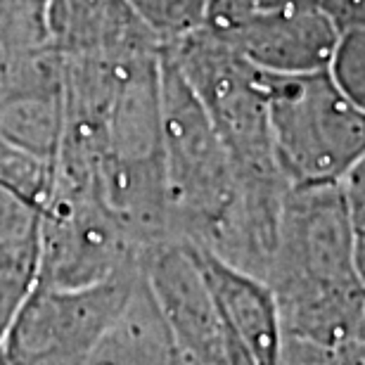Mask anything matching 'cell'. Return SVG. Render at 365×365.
Wrapping results in <instances>:
<instances>
[{"mask_svg": "<svg viewBox=\"0 0 365 365\" xmlns=\"http://www.w3.org/2000/svg\"><path fill=\"white\" fill-rule=\"evenodd\" d=\"M266 282L280 309L282 337L365 344V282L341 185L289 187Z\"/></svg>", "mask_w": 365, "mask_h": 365, "instance_id": "obj_1", "label": "cell"}, {"mask_svg": "<svg viewBox=\"0 0 365 365\" xmlns=\"http://www.w3.org/2000/svg\"><path fill=\"white\" fill-rule=\"evenodd\" d=\"M162 143L171 237L211 250L235 209L237 173L207 112L164 48Z\"/></svg>", "mask_w": 365, "mask_h": 365, "instance_id": "obj_2", "label": "cell"}, {"mask_svg": "<svg viewBox=\"0 0 365 365\" xmlns=\"http://www.w3.org/2000/svg\"><path fill=\"white\" fill-rule=\"evenodd\" d=\"M162 48L223 140L240 185L292 187L275 159L264 71L207 26Z\"/></svg>", "mask_w": 365, "mask_h": 365, "instance_id": "obj_3", "label": "cell"}, {"mask_svg": "<svg viewBox=\"0 0 365 365\" xmlns=\"http://www.w3.org/2000/svg\"><path fill=\"white\" fill-rule=\"evenodd\" d=\"M266 74L277 166L292 187L339 185L365 155V109L330 69Z\"/></svg>", "mask_w": 365, "mask_h": 365, "instance_id": "obj_4", "label": "cell"}, {"mask_svg": "<svg viewBox=\"0 0 365 365\" xmlns=\"http://www.w3.org/2000/svg\"><path fill=\"white\" fill-rule=\"evenodd\" d=\"M140 242L109 207L100 180L50 173L41 221L38 284L78 289L143 268Z\"/></svg>", "mask_w": 365, "mask_h": 365, "instance_id": "obj_5", "label": "cell"}, {"mask_svg": "<svg viewBox=\"0 0 365 365\" xmlns=\"http://www.w3.org/2000/svg\"><path fill=\"white\" fill-rule=\"evenodd\" d=\"M140 275L138 268L78 289L36 284L0 341V365H88Z\"/></svg>", "mask_w": 365, "mask_h": 365, "instance_id": "obj_6", "label": "cell"}, {"mask_svg": "<svg viewBox=\"0 0 365 365\" xmlns=\"http://www.w3.org/2000/svg\"><path fill=\"white\" fill-rule=\"evenodd\" d=\"M64 121V71L53 48H0V140L53 164Z\"/></svg>", "mask_w": 365, "mask_h": 365, "instance_id": "obj_7", "label": "cell"}, {"mask_svg": "<svg viewBox=\"0 0 365 365\" xmlns=\"http://www.w3.org/2000/svg\"><path fill=\"white\" fill-rule=\"evenodd\" d=\"M145 280L190 365H225V330L200 264L185 242L169 240L145 254Z\"/></svg>", "mask_w": 365, "mask_h": 365, "instance_id": "obj_8", "label": "cell"}, {"mask_svg": "<svg viewBox=\"0 0 365 365\" xmlns=\"http://www.w3.org/2000/svg\"><path fill=\"white\" fill-rule=\"evenodd\" d=\"M209 31L268 74H309L327 69L339 41L337 26L323 5L264 14Z\"/></svg>", "mask_w": 365, "mask_h": 365, "instance_id": "obj_9", "label": "cell"}, {"mask_svg": "<svg viewBox=\"0 0 365 365\" xmlns=\"http://www.w3.org/2000/svg\"><path fill=\"white\" fill-rule=\"evenodd\" d=\"M46 41L60 57L162 48L130 0H48Z\"/></svg>", "mask_w": 365, "mask_h": 365, "instance_id": "obj_10", "label": "cell"}, {"mask_svg": "<svg viewBox=\"0 0 365 365\" xmlns=\"http://www.w3.org/2000/svg\"><path fill=\"white\" fill-rule=\"evenodd\" d=\"M190 250L214 294L225 330L242 341L259 365H280L282 318L268 282L232 268L200 247L190 245Z\"/></svg>", "mask_w": 365, "mask_h": 365, "instance_id": "obj_11", "label": "cell"}, {"mask_svg": "<svg viewBox=\"0 0 365 365\" xmlns=\"http://www.w3.org/2000/svg\"><path fill=\"white\" fill-rule=\"evenodd\" d=\"M46 195L0 180V341L38 284Z\"/></svg>", "mask_w": 365, "mask_h": 365, "instance_id": "obj_12", "label": "cell"}, {"mask_svg": "<svg viewBox=\"0 0 365 365\" xmlns=\"http://www.w3.org/2000/svg\"><path fill=\"white\" fill-rule=\"evenodd\" d=\"M88 365H190L157 309L145 271L100 337Z\"/></svg>", "mask_w": 365, "mask_h": 365, "instance_id": "obj_13", "label": "cell"}, {"mask_svg": "<svg viewBox=\"0 0 365 365\" xmlns=\"http://www.w3.org/2000/svg\"><path fill=\"white\" fill-rule=\"evenodd\" d=\"M152 34L166 43L204 26L211 0H130Z\"/></svg>", "mask_w": 365, "mask_h": 365, "instance_id": "obj_14", "label": "cell"}, {"mask_svg": "<svg viewBox=\"0 0 365 365\" xmlns=\"http://www.w3.org/2000/svg\"><path fill=\"white\" fill-rule=\"evenodd\" d=\"M48 0H0V48L46 46Z\"/></svg>", "mask_w": 365, "mask_h": 365, "instance_id": "obj_15", "label": "cell"}, {"mask_svg": "<svg viewBox=\"0 0 365 365\" xmlns=\"http://www.w3.org/2000/svg\"><path fill=\"white\" fill-rule=\"evenodd\" d=\"M330 74L361 109H365V34H339Z\"/></svg>", "mask_w": 365, "mask_h": 365, "instance_id": "obj_16", "label": "cell"}, {"mask_svg": "<svg viewBox=\"0 0 365 365\" xmlns=\"http://www.w3.org/2000/svg\"><path fill=\"white\" fill-rule=\"evenodd\" d=\"M320 5V0H211L207 21L209 29H228L240 21L264 17V14L297 10V7Z\"/></svg>", "mask_w": 365, "mask_h": 365, "instance_id": "obj_17", "label": "cell"}, {"mask_svg": "<svg viewBox=\"0 0 365 365\" xmlns=\"http://www.w3.org/2000/svg\"><path fill=\"white\" fill-rule=\"evenodd\" d=\"M280 365H365V344L320 346L304 339L282 337Z\"/></svg>", "mask_w": 365, "mask_h": 365, "instance_id": "obj_18", "label": "cell"}, {"mask_svg": "<svg viewBox=\"0 0 365 365\" xmlns=\"http://www.w3.org/2000/svg\"><path fill=\"white\" fill-rule=\"evenodd\" d=\"M339 185H341V192H344L349 225H351L356 266H359V273L365 282V155L361 162L346 173V178L341 180Z\"/></svg>", "mask_w": 365, "mask_h": 365, "instance_id": "obj_19", "label": "cell"}, {"mask_svg": "<svg viewBox=\"0 0 365 365\" xmlns=\"http://www.w3.org/2000/svg\"><path fill=\"white\" fill-rule=\"evenodd\" d=\"M339 34H365V0H320Z\"/></svg>", "mask_w": 365, "mask_h": 365, "instance_id": "obj_20", "label": "cell"}]
</instances>
